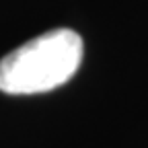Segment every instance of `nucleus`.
Listing matches in <instances>:
<instances>
[{"label": "nucleus", "instance_id": "f257e3e1", "mask_svg": "<svg viewBox=\"0 0 148 148\" xmlns=\"http://www.w3.org/2000/svg\"><path fill=\"white\" fill-rule=\"evenodd\" d=\"M82 39L72 29H53L12 49L0 60V90L37 95L62 86L82 62Z\"/></svg>", "mask_w": 148, "mask_h": 148}]
</instances>
